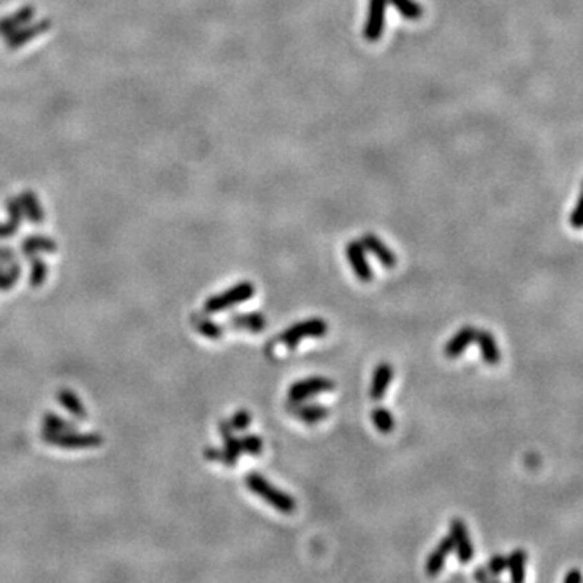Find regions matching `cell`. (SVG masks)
Segmentation results:
<instances>
[{
    "label": "cell",
    "instance_id": "obj_1",
    "mask_svg": "<svg viewBox=\"0 0 583 583\" xmlns=\"http://www.w3.org/2000/svg\"><path fill=\"white\" fill-rule=\"evenodd\" d=\"M245 484L253 491L256 496L264 499L269 506L274 509L282 512V514H292L297 509V502L290 494H287L282 489H279L270 484L263 475L259 473H250L245 477Z\"/></svg>",
    "mask_w": 583,
    "mask_h": 583
},
{
    "label": "cell",
    "instance_id": "obj_2",
    "mask_svg": "<svg viewBox=\"0 0 583 583\" xmlns=\"http://www.w3.org/2000/svg\"><path fill=\"white\" fill-rule=\"evenodd\" d=\"M255 295V286L248 281L239 282L237 286L227 288L226 292L217 293V295L209 297L204 302V311L206 313H221L228 308L240 305V303L248 302Z\"/></svg>",
    "mask_w": 583,
    "mask_h": 583
},
{
    "label": "cell",
    "instance_id": "obj_3",
    "mask_svg": "<svg viewBox=\"0 0 583 583\" xmlns=\"http://www.w3.org/2000/svg\"><path fill=\"white\" fill-rule=\"evenodd\" d=\"M43 439L50 446L60 447V449H91L102 444V436L97 433H49L43 431Z\"/></svg>",
    "mask_w": 583,
    "mask_h": 583
},
{
    "label": "cell",
    "instance_id": "obj_4",
    "mask_svg": "<svg viewBox=\"0 0 583 583\" xmlns=\"http://www.w3.org/2000/svg\"><path fill=\"white\" fill-rule=\"evenodd\" d=\"M328 333V323L321 318H310L300 323L292 324L279 335V342L287 347H297L303 339L306 337H323Z\"/></svg>",
    "mask_w": 583,
    "mask_h": 583
},
{
    "label": "cell",
    "instance_id": "obj_5",
    "mask_svg": "<svg viewBox=\"0 0 583 583\" xmlns=\"http://www.w3.org/2000/svg\"><path fill=\"white\" fill-rule=\"evenodd\" d=\"M335 387L334 381L323 376H311L306 379H300L293 382L288 389V400L290 402H303V400L315 397V395L330 393Z\"/></svg>",
    "mask_w": 583,
    "mask_h": 583
},
{
    "label": "cell",
    "instance_id": "obj_6",
    "mask_svg": "<svg viewBox=\"0 0 583 583\" xmlns=\"http://www.w3.org/2000/svg\"><path fill=\"white\" fill-rule=\"evenodd\" d=\"M345 255H347V259L350 266L353 268L355 276L363 282H370L373 279V269L370 263H368L366 250H365V246L362 245V241L360 240L348 241L347 246H345Z\"/></svg>",
    "mask_w": 583,
    "mask_h": 583
},
{
    "label": "cell",
    "instance_id": "obj_7",
    "mask_svg": "<svg viewBox=\"0 0 583 583\" xmlns=\"http://www.w3.org/2000/svg\"><path fill=\"white\" fill-rule=\"evenodd\" d=\"M451 536L454 540V549L457 551V557L462 564H468L473 559L475 549L473 543L470 540L468 528L460 519H454L451 522Z\"/></svg>",
    "mask_w": 583,
    "mask_h": 583
},
{
    "label": "cell",
    "instance_id": "obj_8",
    "mask_svg": "<svg viewBox=\"0 0 583 583\" xmlns=\"http://www.w3.org/2000/svg\"><path fill=\"white\" fill-rule=\"evenodd\" d=\"M387 0H370L368 21L365 26V37L370 43H376L384 30V13Z\"/></svg>",
    "mask_w": 583,
    "mask_h": 583
},
{
    "label": "cell",
    "instance_id": "obj_9",
    "mask_svg": "<svg viewBox=\"0 0 583 583\" xmlns=\"http://www.w3.org/2000/svg\"><path fill=\"white\" fill-rule=\"evenodd\" d=\"M219 433H221L222 439H224V457H226V460H224V464L227 466H233L239 462L241 452V442H240V437L235 436V433H233V428L230 426V423L227 422V419H222V422H219Z\"/></svg>",
    "mask_w": 583,
    "mask_h": 583
},
{
    "label": "cell",
    "instance_id": "obj_10",
    "mask_svg": "<svg viewBox=\"0 0 583 583\" xmlns=\"http://www.w3.org/2000/svg\"><path fill=\"white\" fill-rule=\"evenodd\" d=\"M452 551H454V540H452L451 535H447L437 543V546L433 549L431 554L426 559L424 571H426L428 575L436 577L437 573H441V571L446 566L447 557H449Z\"/></svg>",
    "mask_w": 583,
    "mask_h": 583
},
{
    "label": "cell",
    "instance_id": "obj_11",
    "mask_svg": "<svg viewBox=\"0 0 583 583\" xmlns=\"http://www.w3.org/2000/svg\"><path fill=\"white\" fill-rule=\"evenodd\" d=\"M362 245L365 246L366 251H370L377 258V261L384 266V268L393 269L397 264V258H395L394 251L387 246L384 241H382L379 237H376L375 233H365L362 237Z\"/></svg>",
    "mask_w": 583,
    "mask_h": 583
},
{
    "label": "cell",
    "instance_id": "obj_12",
    "mask_svg": "<svg viewBox=\"0 0 583 583\" xmlns=\"http://www.w3.org/2000/svg\"><path fill=\"white\" fill-rule=\"evenodd\" d=\"M288 412H290L293 417L298 418L303 423L315 424V423H319L321 419L328 418L329 408L324 407V405H318V404L290 402V405H288Z\"/></svg>",
    "mask_w": 583,
    "mask_h": 583
},
{
    "label": "cell",
    "instance_id": "obj_13",
    "mask_svg": "<svg viewBox=\"0 0 583 583\" xmlns=\"http://www.w3.org/2000/svg\"><path fill=\"white\" fill-rule=\"evenodd\" d=\"M394 376V368L391 366V363L381 362L379 365L375 368V373H373L371 379V387H370V395L371 399L379 400L386 395L387 387H389L391 382H393Z\"/></svg>",
    "mask_w": 583,
    "mask_h": 583
},
{
    "label": "cell",
    "instance_id": "obj_14",
    "mask_svg": "<svg viewBox=\"0 0 583 583\" xmlns=\"http://www.w3.org/2000/svg\"><path fill=\"white\" fill-rule=\"evenodd\" d=\"M477 337V329L473 326H464L454 337H451L449 342L446 344L444 353L447 358H457L465 352L466 347H470L475 342Z\"/></svg>",
    "mask_w": 583,
    "mask_h": 583
},
{
    "label": "cell",
    "instance_id": "obj_15",
    "mask_svg": "<svg viewBox=\"0 0 583 583\" xmlns=\"http://www.w3.org/2000/svg\"><path fill=\"white\" fill-rule=\"evenodd\" d=\"M475 340H477L480 353H482L484 363L489 366L499 365V362H501V352H499L494 335L486 329H477V337H475Z\"/></svg>",
    "mask_w": 583,
    "mask_h": 583
},
{
    "label": "cell",
    "instance_id": "obj_16",
    "mask_svg": "<svg viewBox=\"0 0 583 583\" xmlns=\"http://www.w3.org/2000/svg\"><path fill=\"white\" fill-rule=\"evenodd\" d=\"M228 326L239 330H248V333H263L266 329V316L263 313H239L228 318Z\"/></svg>",
    "mask_w": 583,
    "mask_h": 583
},
{
    "label": "cell",
    "instance_id": "obj_17",
    "mask_svg": "<svg viewBox=\"0 0 583 583\" xmlns=\"http://www.w3.org/2000/svg\"><path fill=\"white\" fill-rule=\"evenodd\" d=\"M57 399H59V404L62 405L70 415H73V417L80 419V422H86L88 419L86 408H85V405L81 404V400L77 394L68 389H62L57 394Z\"/></svg>",
    "mask_w": 583,
    "mask_h": 583
},
{
    "label": "cell",
    "instance_id": "obj_18",
    "mask_svg": "<svg viewBox=\"0 0 583 583\" xmlns=\"http://www.w3.org/2000/svg\"><path fill=\"white\" fill-rule=\"evenodd\" d=\"M191 326L198 330L199 334L204 335L206 339L219 340L224 335V328L217 324L216 321L208 318L206 315H193L191 316Z\"/></svg>",
    "mask_w": 583,
    "mask_h": 583
},
{
    "label": "cell",
    "instance_id": "obj_19",
    "mask_svg": "<svg viewBox=\"0 0 583 583\" xmlns=\"http://www.w3.org/2000/svg\"><path fill=\"white\" fill-rule=\"evenodd\" d=\"M528 556L524 549H514L509 556H507V569L511 572L512 582H524L525 580V567Z\"/></svg>",
    "mask_w": 583,
    "mask_h": 583
},
{
    "label": "cell",
    "instance_id": "obj_20",
    "mask_svg": "<svg viewBox=\"0 0 583 583\" xmlns=\"http://www.w3.org/2000/svg\"><path fill=\"white\" fill-rule=\"evenodd\" d=\"M400 15L407 20H419L423 17V7L415 0H387Z\"/></svg>",
    "mask_w": 583,
    "mask_h": 583
},
{
    "label": "cell",
    "instance_id": "obj_21",
    "mask_svg": "<svg viewBox=\"0 0 583 583\" xmlns=\"http://www.w3.org/2000/svg\"><path fill=\"white\" fill-rule=\"evenodd\" d=\"M371 422L377 428V431L384 433V435H389V433L394 431L395 422L393 413L384 407H376L371 412Z\"/></svg>",
    "mask_w": 583,
    "mask_h": 583
},
{
    "label": "cell",
    "instance_id": "obj_22",
    "mask_svg": "<svg viewBox=\"0 0 583 583\" xmlns=\"http://www.w3.org/2000/svg\"><path fill=\"white\" fill-rule=\"evenodd\" d=\"M43 424H44V431H49V433L73 431L75 428H77L75 426V423L68 422V419L59 417V415H55V413H46Z\"/></svg>",
    "mask_w": 583,
    "mask_h": 583
},
{
    "label": "cell",
    "instance_id": "obj_23",
    "mask_svg": "<svg viewBox=\"0 0 583 583\" xmlns=\"http://www.w3.org/2000/svg\"><path fill=\"white\" fill-rule=\"evenodd\" d=\"M20 273L21 268L18 264H13L8 270H3L2 266H0V290H10L17 284L18 279H20Z\"/></svg>",
    "mask_w": 583,
    "mask_h": 583
},
{
    "label": "cell",
    "instance_id": "obj_24",
    "mask_svg": "<svg viewBox=\"0 0 583 583\" xmlns=\"http://www.w3.org/2000/svg\"><path fill=\"white\" fill-rule=\"evenodd\" d=\"M46 277H48V266H46L43 261L34 258L32 261V268H31V276H30V284L32 288H37L43 286V282L46 281Z\"/></svg>",
    "mask_w": 583,
    "mask_h": 583
},
{
    "label": "cell",
    "instance_id": "obj_25",
    "mask_svg": "<svg viewBox=\"0 0 583 583\" xmlns=\"http://www.w3.org/2000/svg\"><path fill=\"white\" fill-rule=\"evenodd\" d=\"M241 449L250 455H259L263 452V439L258 435H244L240 437Z\"/></svg>",
    "mask_w": 583,
    "mask_h": 583
},
{
    "label": "cell",
    "instance_id": "obj_26",
    "mask_svg": "<svg viewBox=\"0 0 583 583\" xmlns=\"http://www.w3.org/2000/svg\"><path fill=\"white\" fill-rule=\"evenodd\" d=\"M251 422H253V418H251V413L248 412V410H237V412L232 415V418L228 419V423H230L233 431L248 430Z\"/></svg>",
    "mask_w": 583,
    "mask_h": 583
},
{
    "label": "cell",
    "instance_id": "obj_27",
    "mask_svg": "<svg viewBox=\"0 0 583 583\" xmlns=\"http://www.w3.org/2000/svg\"><path fill=\"white\" fill-rule=\"evenodd\" d=\"M488 572L491 573V577H499L502 572L507 571V556H502V554H494L491 559L488 561Z\"/></svg>",
    "mask_w": 583,
    "mask_h": 583
},
{
    "label": "cell",
    "instance_id": "obj_28",
    "mask_svg": "<svg viewBox=\"0 0 583 583\" xmlns=\"http://www.w3.org/2000/svg\"><path fill=\"white\" fill-rule=\"evenodd\" d=\"M571 224H572V227H575V228L583 227V197L580 198V201H578L577 208L573 209V213L571 216Z\"/></svg>",
    "mask_w": 583,
    "mask_h": 583
},
{
    "label": "cell",
    "instance_id": "obj_29",
    "mask_svg": "<svg viewBox=\"0 0 583 583\" xmlns=\"http://www.w3.org/2000/svg\"><path fill=\"white\" fill-rule=\"evenodd\" d=\"M204 457H206L208 460H213V462H222L226 460V457H224V451L217 449V447H208V449H204Z\"/></svg>",
    "mask_w": 583,
    "mask_h": 583
},
{
    "label": "cell",
    "instance_id": "obj_30",
    "mask_svg": "<svg viewBox=\"0 0 583 583\" xmlns=\"http://www.w3.org/2000/svg\"><path fill=\"white\" fill-rule=\"evenodd\" d=\"M564 582H566V583H580V582H583L582 572L578 571V569H572V571L569 572L566 577H564Z\"/></svg>",
    "mask_w": 583,
    "mask_h": 583
},
{
    "label": "cell",
    "instance_id": "obj_31",
    "mask_svg": "<svg viewBox=\"0 0 583 583\" xmlns=\"http://www.w3.org/2000/svg\"><path fill=\"white\" fill-rule=\"evenodd\" d=\"M475 578L480 582H486V580H491V573L488 572L486 567H478L477 571H475Z\"/></svg>",
    "mask_w": 583,
    "mask_h": 583
}]
</instances>
